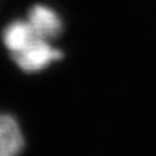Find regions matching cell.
<instances>
[{
	"label": "cell",
	"instance_id": "cell-1",
	"mask_svg": "<svg viewBox=\"0 0 156 156\" xmlns=\"http://www.w3.org/2000/svg\"><path fill=\"white\" fill-rule=\"evenodd\" d=\"M61 56L62 54L51 46L48 39L38 36L22 51L13 54L12 58L17 64V67L22 68L23 71L36 73L51 65L52 62L58 61Z\"/></svg>",
	"mask_w": 156,
	"mask_h": 156
},
{
	"label": "cell",
	"instance_id": "cell-2",
	"mask_svg": "<svg viewBox=\"0 0 156 156\" xmlns=\"http://www.w3.org/2000/svg\"><path fill=\"white\" fill-rule=\"evenodd\" d=\"M28 22L30 23V26L34 28V30L39 36L48 39V41L61 34V19L52 9L46 7V6L38 5L32 7V10L29 12Z\"/></svg>",
	"mask_w": 156,
	"mask_h": 156
},
{
	"label": "cell",
	"instance_id": "cell-3",
	"mask_svg": "<svg viewBox=\"0 0 156 156\" xmlns=\"http://www.w3.org/2000/svg\"><path fill=\"white\" fill-rule=\"evenodd\" d=\"M23 149V134L15 117L0 113V156H17Z\"/></svg>",
	"mask_w": 156,
	"mask_h": 156
},
{
	"label": "cell",
	"instance_id": "cell-4",
	"mask_svg": "<svg viewBox=\"0 0 156 156\" xmlns=\"http://www.w3.org/2000/svg\"><path fill=\"white\" fill-rule=\"evenodd\" d=\"M39 35L34 30L28 20H15L9 23L3 30V44L10 52V55L22 51L25 46H28L35 38ZM42 38V36H41Z\"/></svg>",
	"mask_w": 156,
	"mask_h": 156
}]
</instances>
